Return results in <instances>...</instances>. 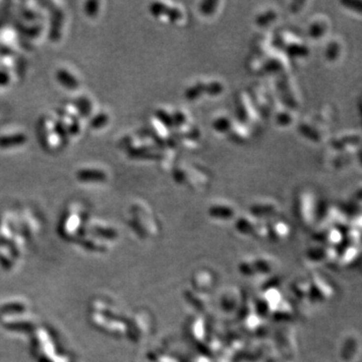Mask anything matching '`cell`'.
<instances>
[{"instance_id": "1", "label": "cell", "mask_w": 362, "mask_h": 362, "mask_svg": "<svg viewBox=\"0 0 362 362\" xmlns=\"http://www.w3.org/2000/svg\"><path fill=\"white\" fill-rule=\"evenodd\" d=\"M36 139L44 152L58 155L71 144L53 112L41 114L36 122Z\"/></svg>"}, {"instance_id": "10", "label": "cell", "mask_w": 362, "mask_h": 362, "mask_svg": "<svg viewBox=\"0 0 362 362\" xmlns=\"http://www.w3.org/2000/svg\"><path fill=\"white\" fill-rule=\"evenodd\" d=\"M224 90V85L216 79H198L188 85L184 90V96L189 101H198L207 95L217 97Z\"/></svg>"}, {"instance_id": "9", "label": "cell", "mask_w": 362, "mask_h": 362, "mask_svg": "<svg viewBox=\"0 0 362 362\" xmlns=\"http://www.w3.org/2000/svg\"><path fill=\"white\" fill-rule=\"evenodd\" d=\"M273 41L277 50L285 54L290 60L305 59L309 54L306 42L292 31H283V33L274 37Z\"/></svg>"}, {"instance_id": "6", "label": "cell", "mask_w": 362, "mask_h": 362, "mask_svg": "<svg viewBox=\"0 0 362 362\" xmlns=\"http://www.w3.org/2000/svg\"><path fill=\"white\" fill-rule=\"evenodd\" d=\"M333 112L331 108L323 107L319 112L315 113L313 116L304 120L300 125V132L305 136V138L319 143L323 140L326 129L332 122Z\"/></svg>"}, {"instance_id": "4", "label": "cell", "mask_w": 362, "mask_h": 362, "mask_svg": "<svg viewBox=\"0 0 362 362\" xmlns=\"http://www.w3.org/2000/svg\"><path fill=\"white\" fill-rule=\"evenodd\" d=\"M56 84L72 96L83 90L85 80L79 67L69 61L59 62L53 71Z\"/></svg>"}, {"instance_id": "21", "label": "cell", "mask_w": 362, "mask_h": 362, "mask_svg": "<svg viewBox=\"0 0 362 362\" xmlns=\"http://www.w3.org/2000/svg\"><path fill=\"white\" fill-rule=\"evenodd\" d=\"M210 214L211 216H214L216 218V216L219 214V213H223L222 214V218L224 219H228V217L225 216V214H228L230 217L234 215L235 213V211L233 210V207L228 205V202H224V203H221V202H217V203H214V205L210 209Z\"/></svg>"}, {"instance_id": "8", "label": "cell", "mask_w": 362, "mask_h": 362, "mask_svg": "<svg viewBox=\"0 0 362 362\" xmlns=\"http://www.w3.org/2000/svg\"><path fill=\"white\" fill-rule=\"evenodd\" d=\"M151 15L161 24L173 26L184 25L186 22V12L177 3L173 2H154L150 4Z\"/></svg>"}, {"instance_id": "12", "label": "cell", "mask_w": 362, "mask_h": 362, "mask_svg": "<svg viewBox=\"0 0 362 362\" xmlns=\"http://www.w3.org/2000/svg\"><path fill=\"white\" fill-rule=\"evenodd\" d=\"M276 88L278 96L280 97L283 106L292 110L299 108L300 94L298 87L295 82L288 76V74L278 77Z\"/></svg>"}, {"instance_id": "15", "label": "cell", "mask_w": 362, "mask_h": 362, "mask_svg": "<svg viewBox=\"0 0 362 362\" xmlns=\"http://www.w3.org/2000/svg\"><path fill=\"white\" fill-rule=\"evenodd\" d=\"M113 113L108 107H100L95 114L87 120L86 129L90 133H102L113 124Z\"/></svg>"}, {"instance_id": "14", "label": "cell", "mask_w": 362, "mask_h": 362, "mask_svg": "<svg viewBox=\"0 0 362 362\" xmlns=\"http://www.w3.org/2000/svg\"><path fill=\"white\" fill-rule=\"evenodd\" d=\"M67 101H70L72 104H74V106L80 111L86 122L88 119L92 117L97 112V110L100 108L97 99L92 94L84 92V90H81V92L73 95L72 98Z\"/></svg>"}, {"instance_id": "18", "label": "cell", "mask_w": 362, "mask_h": 362, "mask_svg": "<svg viewBox=\"0 0 362 362\" xmlns=\"http://www.w3.org/2000/svg\"><path fill=\"white\" fill-rule=\"evenodd\" d=\"M343 51H344V45L340 39H338V38L331 39L326 45L325 58L328 61L335 62L340 60V58L342 57Z\"/></svg>"}, {"instance_id": "17", "label": "cell", "mask_w": 362, "mask_h": 362, "mask_svg": "<svg viewBox=\"0 0 362 362\" xmlns=\"http://www.w3.org/2000/svg\"><path fill=\"white\" fill-rule=\"evenodd\" d=\"M106 2L104 1H87L83 5V12L86 18L96 21L105 13Z\"/></svg>"}, {"instance_id": "7", "label": "cell", "mask_w": 362, "mask_h": 362, "mask_svg": "<svg viewBox=\"0 0 362 362\" xmlns=\"http://www.w3.org/2000/svg\"><path fill=\"white\" fill-rule=\"evenodd\" d=\"M30 141V133L21 125L9 124L0 129V152L22 150L29 146Z\"/></svg>"}, {"instance_id": "13", "label": "cell", "mask_w": 362, "mask_h": 362, "mask_svg": "<svg viewBox=\"0 0 362 362\" xmlns=\"http://www.w3.org/2000/svg\"><path fill=\"white\" fill-rule=\"evenodd\" d=\"M253 104L255 105L259 115L261 117L267 118L271 114H273L274 108V98L272 93L263 85H256L252 88L251 92H248Z\"/></svg>"}, {"instance_id": "3", "label": "cell", "mask_w": 362, "mask_h": 362, "mask_svg": "<svg viewBox=\"0 0 362 362\" xmlns=\"http://www.w3.org/2000/svg\"><path fill=\"white\" fill-rule=\"evenodd\" d=\"M48 10V38L58 44L61 42L67 33L70 24L69 9L63 2L45 3Z\"/></svg>"}, {"instance_id": "19", "label": "cell", "mask_w": 362, "mask_h": 362, "mask_svg": "<svg viewBox=\"0 0 362 362\" xmlns=\"http://www.w3.org/2000/svg\"><path fill=\"white\" fill-rule=\"evenodd\" d=\"M277 19H278V11L273 7H268L262 10L256 16L257 26H260L262 28H267L268 26H271V24H275Z\"/></svg>"}, {"instance_id": "5", "label": "cell", "mask_w": 362, "mask_h": 362, "mask_svg": "<svg viewBox=\"0 0 362 362\" xmlns=\"http://www.w3.org/2000/svg\"><path fill=\"white\" fill-rule=\"evenodd\" d=\"M112 175L111 169L107 165L99 162L84 163L74 171L76 182L87 186L108 184L112 180Z\"/></svg>"}, {"instance_id": "11", "label": "cell", "mask_w": 362, "mask_h": 362, "mask_svg": "<svg viewBox=\"0 0 362 362\" xmlns=\"http://www.w3.org/2000/svg\"><path fill=\"white\" fill-rule=\"evenodd\" d=\"M236 112L238 121L247 129H255L260 125L261 116L246 90H241L236 97Z\"/></svg>"}, {"instance_id": "16", "label": "cell", "mask_w": 362, "mask_h": 362, "mask_svg": "<svg viewBox=\"0 0 362 362\" xmlns=\"http://www.w3.org/2000/svg\"><path fill=\"white\" fill-rule=\"evenodd\" d=\"M331 30V20L325 14H317L313 16L307 28L308 35L313 38L319 40L324 38Z\"/></svg>"}, {"instance_id": "2", "label": "cell", "mask_w": 362, "mask_h": 362, "mask_svg": "<svg viewBox=\"0 0 362 362\" xmlns=\"http://www.w3.org/2000/svg\"><path fill=\"white\" fill-rule=\"evenodd\" d=\"M60 126L72 143L79 140L86 130V120L70 101L60 104L54 111Z\"/></svg>"}, {"instance_id": "20", "label": "cell", "mask_w": 362, "mask_h": 362, "mask_svg": "<svg viewBox=\"0 0 362 362\" xmlns=\"http://www.w3.org/2000/svg\"><path fill=\"white\" fill-rule=\"evenodd\" d=\"M273 115L275 117L277 124L281 127H287L289 125H292V123L294 122L293 110L285 106H283V109L282 108L276 109V113H274Z\"/></svg>"}]
</instances>
